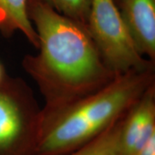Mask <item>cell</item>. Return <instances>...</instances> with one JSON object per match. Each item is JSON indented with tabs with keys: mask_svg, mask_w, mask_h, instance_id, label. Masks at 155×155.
<instances>
[{
	"mask_svg": "<svg viewBox=\"0 0 155 155\" xmlns=\"http://www.w3.org/2000/svg\"><path fill=\"white\" fill-rule=\"evenodd\" d=\"M17 31L38 48V35L28 16V0H0V33L10 37Z\"/></svg>",
	"mask_w": 155,
	"mask_h": 155,
	"instance_id": "52a82bcc",
	"label": "cell"
},
{
	"mask_svg": "<svg viewBox=\"0 0 155 155\" xmlns=\"http://www.w3.org/2000/svg\"><path fill=\"white\" fill-rule=\"evenodd\" d=\"M155 135V84L123 116L121 137L126 155Z\"/></svg>",
	"mask_w": 155,
	"mask_h": 155,
	"instance_id": "8992f818",
	"label": "cell"
},
{
	"mask_svg": "<svg viewBox=\"0 0 155 155\" xmlns=\"http://www.w3.org/2000/svg\"><path fill=\"white\" fill-rule=\"evenodd\" d=\"M28 16L38 35V53L22 66L43 96L42 116L67 107L116 77L105 65L87 26L42 0H28Z\"/></svg>",
	"mask_w": 155,
	"mask_h": 155,
	"instance_id": "6da1fadb",
	"label": "cell"
},
{
	"mask_svg": "<svg viewBox=\"0 0 155 155\" xmlns=\"http://www.w3.org/2000/svg\"><path fill=\"white\" fill-rule=\"evenodd\" d=\"M87 28L104 62L121 74L154 67L140 54L114 0H91Z\"/></svg>",
	"mask_w": 155,
	"mask_h": 155,
	"instance_id": "277c9868",
	"label": "cell"
},
{
	"mask_svg": "<svg viewBox=\"0 0 155 155\" xmlns=\"http://www.w3.org/2000/svg\"><path fill=\"white\" fill-rule=\"evenodd\" d=\"M155 84L154 67L117 74L104 88L42 116L35 155H67L124 116Z\"/></svg>",
	"mask_w": 155,
	"mask_h": 155,
	"instance_id": "7a4b0ae2",
	"label": "cell"
},
{
	"mask_svg": "<svg viewBox=\"0 0 155 155\" xmlns=\"http://www.w3.org/2000/svg\"><path fill=\"white\" fill-rule=\"evenodd\" d=\"M114 1H115V2H116V5H118V3H119V2H120V0H114Z\"/></svg>",
	"mask_w": 155,
	"mask_h": 155,
	"instance_id": "7c38bea8",
	"label": "cell"
},
{
	"mask_svg": "<svg viewBox=\"0 0 155 155\" xmlns=\"http://www.w3.org/2000/svg\"><path fill=\"white\" fill-rule=\"evenodd\" d=\"M129 155H155V135Z\"/></svg>",
	"mask_w": 155,
	"mask_h": 155,
	"instance_id": "30bf717a",
	"label": "cell"
},
{
	"mask_svg": "<svg viewBox=\"0 0 155 155\" xmlns=\"http://www.w3.org/2000/svg\"><path fill=\"white\" fill-rule=\"evenodd\" d=\"M118 8L135 48L155 61V0H120Z\"/></svg>",
	"mask_w": 155,
	"mask_h": 155,
	"instance_id": "5b68a950",
	"label": "cell"
},
{
	"mask_svg": "<svg viewBox=\"0 0 155 155\" xmlns=\"http://www.w3.org/2000/svg\"><path fill=\"white\" fill-rule=\"evenodd\" d=\"M41 119L33 90L7 75L0 84V155H35Z\"/></svg>",
	"mask_w": 155,
	"mask_h": 155,
	"instance_id": "3957f363",
	"label": "cell"
},
{
	"mask_svg": "<svg viewBox=\"0 0 155 155\" xmlns=\"http://www.w3.org/2000/svg\"><path fill=\"white\" fill-rule=\"evenodd\" d=\"M6 77H7V74H6L5 72V69L3 64H2L1 61H0V84L5 80V78Z\"/></svg>",
	"mask_w": 155,
	"mask_h": 155,
	"instance_id": "8fae6325",
	"label": "cell"
},
{
	"mask_svg": "<svg viewBox=\"0 0 155 155\" xmlns=\"http://www.w3.org/2000/svg\"><path fill=\"white\" fill-rule=\"evenodd\" d=\"M61 14L87 25L91 0H42Z\"/></svg>",
	"mask_w": 155,
	"mask_h": 155,
	"instance_id": "9c48e42d",
	"label": "cell"
},
{
	"mask_svg": "<svg viewBox=\"0 0 155 155\" xmlns=\"http://www.w3.org/2000/svg\"><path fill=\"white\" fill-rule=\"evenodd\" d=\"M123 116L89 142L67 155H126L121 137Z\"/></svg>",
	"mask_w": 155,
	"mask_h": 155,
	"instance_id": "ba28073f",
	"label": "cell"
}]
</instances>
